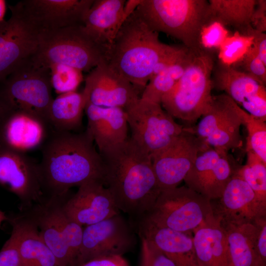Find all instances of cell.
<instances>
[{
	"instance_id": "obj_1",
	"label": "cell",
	"mask_w": 266,
	"mask_h": 266,
	"mask_svg": "<svg viewBox=\"0 0 266 266\" xmlns=\"http://www.w3.org/2000/svg\"><path fill=\"white\" fill-rule=\"evenodd\" d=\"M38 163L43 195L62 196L92 180L102 182L104 164L94 141L84 132L52 130Z\"/></svg>"
},
{
	"instance_id": "obj_26",
	"label": "cell",
	"mask_w": 266,
	"mask_h": 266,
	"mask_svg": "<svg viewBox=\"0 0 266 266\" xmlns=\"http://www.w3.org/2000/svg\"><path fill=\"white\" fill-rule=\"evenodd\" d=\"M7 221L17 233L21 266H60L31 220L20 212Z\"/></svg>"
},
{
	"instance_id": "obj_32",
	"label": "cell",
	"mask_w": 266,
	"mask_h": 266,
	"mask_svg": "<svg viewBox=\"0 0 266 266\" xmlns=\"http://www.w3.org/2000/svg\"><path fill=\"white\" fill-rule=\"evenodd\" d=\"M246 152V164L234 169V173L252 189L262 214L266 216V163L254 152Z\"/></svg>"
},
{
	"instance_id": "obj_6",
	"label": "cell",
	"mask_w": 266,
	"mask_h": 266,
	"mask_svg": "<svg viewBox=\"0 0 266 266\" xmlns=\"http://www.w3.org/2000/svg\"><path fill=\"white\" fill-rule=\"evenodd\" d=\"M214 61L210 51H193L182 76L162 99L161 105L173 118L194 123L206 112L212 100Z\"/></svg>"
},
{
	"instance_id": "obj_2",
	"label": "cell",
	"mask_w": 266,
	"mask_h": 266,
	"mask_svg": "<svg viewBox=\"0 0 266 266\" xmlns=\"http://www.w3.org/2000/svg\"><path fill=\"white\" fill-rule=\"evenodd\" d=\"M101 157L104 164L103 184L120 211L127 214L130 222L142 217L161 192L150 155L129 137Z\"/></svg>"
},
{
	"instance_id": "obj_40",
	"label": "cell",
	"mask_w": 266,
	"mask_h": 266,
	"mask_svg": "<svg viewBox=\"0 0 266 266\" xmlns=\"http://www.w3.org/2000/svg\"><path fill=\"white\" fill-rule=\"evenodd\" d=\"M254 222L258 227L257 248L259 258L266 265V217L257 219Z\"/></svg>"
},
{
	"instance_id": "obj_4",
	"label": "cell",
	"mask_w": 266,
	"mask_h": 266,
	"mask_svg": "<svg viewBox=\"0 0 266 266\" xmlns=\"http://www.w3.org/2000/svg\"><path fill=\"white\" fill-rule=\"evenodd\" d=\"M110 50V47L95 40L83 25H75L40 33L31 59L47 68L53 64H61L82 72L90 71L108 62Z\"/></svg>"
},
{
	"instance_id": "obj_37",
	"label": "cell",
	"mask_w": 266,
	"mask_h": 266,
	"mask_svg": "<svg viewBox=\"0 0 266 266\" xmlns=\"http://www.w3.org/2000/svg\"><path fill=\"white\" fill-rule=\"evenodd\" d=\"M241 66L242 71L247 73L265 85L266 83V64L261 59L256 50L250 48L242 60L234 67Z\"/></svg>"
},
{
	"instance_id": "obj_28",
	"label": "cell",
	"mask_w": 266,
	"mask_h": 266,
	"mask_svg": "<svg viewBox=\"0 0 266 266\" xmlns=\"http://www.w3.org/2000/svg\"><path fill=\"white\" fill-rule=\"evenodd\" d=\"M83 92L64 93L53 99L49 108L47 121L52 130L74 132L82 125L86 105Z\"/></svg>"
},
{
	"instance_id": "obj_29",
	"label": "cell",
	"mask_w": 266,
	"mask_h": 266,
	"mask_svg": "<svg viewBox=\"0 0 266 266\" xmlns=\"http://www.w3.org/2000/svg\"><path fill=\"white\" fill-rule=\"evenodd\" d=\"M212 20L245 34L250 27L257 0H209Z\"/></svg>"
},
{
	"instance_id": "obj_7",
	"label": "cell",
	"mask_w": 266,
	"mask_h": 266,
	"mask_svg": "<svg viewBox=\"0 0 266 266\" xmlns=\"http://www.w3.org/2000/svg\"><path fill=\"white\" fill-rule=\"evenodd\" d=\"M72 194L43 195L20 211L37 227L60 266H75L82 240L83 227L70 220L64 210L65 202Z\"/></svg>"
},
{
	"instance_id": "obj_34",
	"label": "cell",
	"mask_w": 266,
	"mask_h": 266,
	"mask_svg": "<svg viewBox=\"0 0 266 266\" xmlns=\"http://www.w3.org/2000/svg\"><path fill=\"white\" fill-rule=\"evenodd\" d=\"M242 125L246 129V152L252 151L266 163V123L241 108Z\"/></svg>"
},
{
	"instance_id": "obj_12",
	"label": "cell",
	"mask_w": 266,
	"mask_h": 266,
	"mask_svg": "<svg viewBox=\"0 0 266 266\" xmlns=\"http://www.w3.org/2000/svg\"><path fill=\"white\" fill-rule=\"evenodd\" d=\"M209 147L190 128H184L181 133L170 143L151 156L153 168L161 191L178 187L198 154Z\"/></svg>"
},
{
	"instance_id": "obj_30",
	"label": "cell",
	"mask_w": 266,
	"mask_h": 266,
	"mask_svg": "<svg viewBox=\"0 0 266 266\" xmlns=\"http://www.w3.org/2000/svg\"><path fill=\"white\" fill-rule=\"evenodd\" d=\"M241 109V108L232 99L225 115L213 132L205 140L208 146L227 152L242 146L240 132L242 125Z\"/></svg>"
},
{
	"instance_id": "obj_16",
	"label": "cell",
	"mask_w": 266,
	"mask_h": 266,
	"mask_svg": "<svg viewBox=\"0 0 266 266\" xmlns=\"http://www.w3.org/2000/svg\"><path fill=\"white\" fill-rule=\"evenodd\" d=\"M85 81L82 92L86 102L95 105L125 109L140 98L139 90L113 69L108 62L101 63L92 69Z\"/></svg>"
},
{
	"instance_id": "obj_22",
	"label": "cell",
	"mask_w": 266,
	"mask_h": 266,
	"mask_svg": "<svg viewBox=\"0 0 266 266\" xmlns=\"http://www.w3.org/2000/svg\"><path fill=\"white\" fill-rule=\"evenodd\" d=\"M131 224L139 237L153 244L176 266H200L192 232H181L159 227L142 217Z\"/></svg>"
},
{
	"instance_id": "obj_38",
	"label": "cell",
	"mask_w": 266,
	"mask_h": 266,
	"mask_svg": "<svg viewBox=\"0 0 266 266\" xmlns=\"http://www.w3.org/2000/svg\"><path fill=\"white\" fill-rule=\"evenodd\" d=\"M140 266H176L174 262L151 242L142 237Z\"/></svg>"
},
{
	"instance_id": "obj_41",
	"label": "cell",
	"mask_w": 266,
	"mask_h": 266,
	"mask_svg": "<svg viewBox=\"0 0 266 266\" xmlns=\"http://www.w3.org/2000/svg\"><path fill=\"white\" fill-rule=\"evenodd\" d=\"M245 35L253 37L252 47L256 50L261 59L266 64V34L254 29L252 27L247 30Z\"/></svg>"
},
{
	"instance_id": "obj_25",
	"label": "cell",
	"mask_w": 266,
	"mask_h": 266,
	"mask_svg": "<svg viewBox=\"0 0 266 266\" xmlns=\"http://www.w3.org/2000/svg\"><path fill=\"white\" fill-rule=\"evenodd\" d=\"M125 0H94L86 13L83 27L97 41L111 47L125 21Z\"/></svg>"
},
{
	"instance_id": "obj_39",
	"label": "cell",
	"mask_w": 266,
	"mask_h": 266,
	"mask_svg": "<svg viewBox=\"0 0 266 266\" xmlns=\"http://www.w3.org/2000/svg\"><path fill=\"white\" fill-rule=\"evenodd\" d=\"M0 266H21L18 235L13 228L10 237L0 250Z\"/></svg>"
},
{
	"instance_id": "obj_9",
	"label": "cell",
	"mask_w": 266,
	"mask_h": 266,
	"mask_svg": "<svg viewBox=\"0 0 266 266\" xmlns=\"http://www.w3.org/2000/svg\"><path fill=\"white\" fill-rule=\"evenodd\" d=\"M213 214L211 200L182 186L161 191L141 217L159 227L188 233L193 232Z\"/></svg>"
},
{
	"instance_id": "obj_8",
	"label": "cell",
	"mask_w": 266,
	"mask_h": 266,
	"mask_svg": "<svg viewBox=\"0 0 266 266\" xmlns=\"http://www.w3.org/2000/svg\"><path fill=\"white\" fill-rule=\"evenodd\" d=\"M1 83L0 96L12 110L27 112L47 121L53 100L49 68L36 65L30 57Z\"/></svg>"
},
{
	"instance_id": "obj_14",
	"label": "cell",
	"mask_w": 266,
	"mask_h": 266,
	"mask_svg": "<svg viewBox=\"0 0 266 266\" xmlns=\"http://www.w3.org/2000/svg\"><path fill=\"white\" fill-rule=\"evenodd\" d=\"M11 15L0 23V82L35 52L39 33L14 5Z\"/></svg>"
},
{
	"instance_id": "obj_42",
	"label": "cell",
	"mask_w": 266,
	"mask_h": 266,
	"mask_svg": "<svg viewBox=\"0 0 266 266\" xmlns=\"http://www.w3.org/2000/svg\"><path fill=\"white\" fill-rule=\"evenodd\" d=\"M78 266H130L122 256L99 257L88 261Z\"/></svg>"
},
{
	"instance_id": "obj_20",
	"label": "cell",
	"mask_w": 266,
	"mask_h": 266,
	"mask_svg": "<svg viewBox=\"0 0 266 266\" xmlns=\"http://www.w3.org/2000/svg\"><path fill=\"white\" fill-rule=\"evenodd\" d=\"M51 131L45 119L27 112L12 110L0 126V144L27 154L41 148Z\"/></svg>"
},
{
	"instance_id": "obj_35",
	"label": "cell",
	"mask_w": 266,
	"mask_h": 266,
	"mask_svg": "<svg viewBox=\"0 0 266 266\" xmlns=\"http://www.w3.org/2000/svg\"><path fill=\"white\" fill-rule=\"evenodd\" d=\"M49 68L52 89L58 95L76 91L83 80V72L74 67L53 64Z\"/></svg>"
},
{
	"instance_id": "obj_23",
	"label": "cell",
	"mask_w": 266,
	"mask_h": 266,
	"mask_svg": "<svg viewBox=\"0 0 266 266\" xmlns=\"http://www.w3.org/2000/svg\"><path fill=\"white\" fill-rule=\"evenodd\" d=\"M216 204L211 203L213 215L222 223H253L266 217L259 208L255 194L248 184L234 173Z\"/></svg>"
},
{
	"instance_id": "obj_24",
	"label": "cell",
	"mask_w": 266,
	"mask_h": 266,
	"mask_svg": "<svg viewBox=\"0 0 266 266\" xmlns=\"http://www.w3.org/2000/svg\"><path fill=\"white\" fill-rule=\"evenodd\" d=\"M193 232L200 266H230L226 233L218 217L208 216Z\"/></svg>"
},
{
	"instance_id": "obj_31",
	"label": "cell",
	"mask_w": 266,
	"mask_h": 266,
	"mask_svg": "<svg viewBox=\"0 0 266 266\" xmlns=\"http://www.w3.org/2000/svg\"><path fill=\"white\" fill-rule=\"evenodd\" d=\"M192 53L193 51L189 49L177 62L150 78L140 98L161 104L163 98L174 87L182 76Z\"/></svg>"
},
{
	"instance_id": "obj_27",
	"label": "cell",
	"mask_w": 266,
	"mask_h": 266,
	"mask_svg": "<svg viewBox=\"0 0 266 266\" xmlns=\"http://www.w3.org/2000/svg\"><path fill=\"white\" fill-rule=\"evenodd\" d=\"M226 233L230 266H264L257 251L258 227L247 223H221Z\"/></svg>"
},
{
	"instance_id": "obj_44",
	"label": "cell",
	"mask_w": 266,
	"mask_h": 266,
	"mask_svg": "<svg viewBox=\"0 0 266 266\" xmlns=\"http://www.w3.org/2000/svg\"><path fill=\"white\" fill-rule=\"evenodd\" d=\"M11 110L0 96V126L5 117Z\"/></svg>"
},
{
	"instance_id": "obj_19",
	"label": "cell",
	"mask_w": 266,
	"mask_h": 266,
	"mask_svg": "<svg viewBox=\"0 0 266 266\" xmlns=\"http://www.w3.org/2000/svg\"><path fill=\"white\" fill-rule=\"evenodd\" d=\"M222 152L209 147L200 152L184 179L186 186L209 200L219 197L232 175Z\"/></svg>"
},
{
	"instance_id": "obj_45",
	"label": "cell",
	"mask_w": 266,
	"mask_h": 266,
	"mask_svg": "<svg viewBox=\"0 0 266 266\" xmlns=\"http://www.w3.org/2000/svg\"><path fill=\"white\" fill-rule=\"evenodd\" d=\"M6 11V2L0 0V23L4 20L3 17Z\"/></svg>"
},
{
	"instance_id": "obj_43",
	"label": "cell",
	"mask_w": 266,
	"mask_h": 266,
	"mask_svg": "<svg viewBox=\"0 0 266 266\" xmlns=\"http://www.w3.org/2000/svg\"><path fill=\"white\" fill-rule=\"evenodd\" d=\"M251 26L255 30L265 33L266 31V1L257 0L252 19Z\"/></svg>"
},
{
	"instance_id": "obj_18",
	"label": "cell",
	"mask_w": 266,
	"mask_h": 266,
	"mask_svg": "<svg viewBox=\"0 0 266 266\" xmlns=\"http://www.w3.org/2000/svg\"><path fill=\"white\" fill-rule=\"evenodd\" d=\"M64 210L70 220L82 227L98 223L120 212L109 190L97 180L78 187L77 192L65 202Z\"/></svg>"
},
{
	"instance_id": "obj_11",
	"label": "cell",
	"mask_w": 266,
	"mask_h": 266,
	"mask_svg": "<svg viewBox=\"0 0 266 266\" xmlns=\"http://www.w3.org/2000/svg\"><path fill=\"white\" fill-rule=\"evenodd\" d=\"M136 234L131 222L120 213L85 226L75 266L99 257L123 256L135 248Z\"/></svg>"
},
{
	"instance_id": "obj_17",
	"label": "cell",
	"mask_w": 266,
	"mask_h": 266,
	"mask_svg": "<svg viewBox=\"0 0 266 266\" xmlns=\"http://www.w3.org/2000/svg\"><path fill=\"white\" fill-rule=\"evenodd\" d=\"M213 86L224 91L237 104L251 115L266 120L265 85L247 73L218 64Z\"/></svg>"
},
{
	"instance_id": "obj_3",
	"label": "cell",
	"mask_w": 266,
	"mask_h": 266,
	"mask_svg": "<svg viewBox=\"0 0 266 266\" xmlns=\"http://www.w3.org/2000/svg\"><path fill=\"white\" fill-rule=\"evenodd\" d=\"M178 46L162 42L135 10L124 21L111 45L108 64L139 90L149 81L153 69Z\"/></svg>"
},
{
	"instance_id": "obj_10",
	"label": "cell",
	"mask_w": 266,
	"mask_h": 266,
	"mask_svg": "<svg viewBox=\"0 0 266 266\" xmlns=\"http://www.w3.org/2000/svg\"><path fill=\"white\" fill-rule=\"evenodd\" d=\"M125 110L131 131L130 138L151 157L183 131L160 104L140 98Z\"/></svg>"
},
{
	"instance_id": "obj_46",
	"label": "cell",
	"mask_w": 266,
	"mask_h": 266,
	"mask_svg": "<svg viewBox=\"0 0 266 266\" xmlns=\"http://www.w3.org/2000/svg\"><path fill=\"white\" fill-rule=\"evenodd\" d=\"M8 216H7L5 213L0 210V226L1 223L4 221H7Z\"/></svg>"
},
{
	"instance_id": "obj_21",
	"label": "cell",
	"mask_w": 266,
	"mask_h": 266,
	"mask_svg": "<svg viewBox=\"0 0 266 266\" xmlns=\"http://www.w3.org/2000/svg\"><path fill=\"white\" fill-rule=\"evenodd\" d=\"M84 112L87 118L86 130L100 156L117 148L129 138L127 115L123 108L99 106L86 102Z\"/></svg>"
},
{
	"instance_id": "obj_33",
	"label": "cell",
	"mask_w": 266,
	"mask_h": 266,
	"mask_svg": "<svg viewBox=\"0 0 266 266\" xmlns=\"http://www.w3.org/2000/svg\"><path fill=\"white\" fill-rule=\"evenodd\" d=\"M253 44V37L235 31L229 35L218 49L219 63L234 67L243 58Z\"/></svg>"
},
{
	"instance_id": "obj_5",
	"label": "cell",
	"mask_w": 266,
	"mask_h": 266,
	"mask_svg": "<svg viewBox=\"0 0 266 266\" xmlns=\"http://www.w3.org/2000/svg\"><path fill=\"white\" fill-rule=\"evenodd\" d=\"M135 10L154 31L180 40L190 50L202 49L200 34L212 20L208 0H141Z\"/></svg>"
},
{
	"instance_id": "obj_13",
	"label": "cell",
	"mask_w": 266,
	"mask_h": 266,
	"mask_svg": "<svg viewBox=\"0 0 266 266\" xmlns=\"http://www.w3.org/2000/svg\"><path fill=\"white\" fill-rule=\"evenodd\" d=\"M0 185L19 199L20 211L43 196L38 163L0 144Z\"/></svg>"
},
{
	"instance_id": "obj_36",
	"label": "cell",
	"mask_w": 266,
	"mask_h": 266,
	"mask_svg": "<svg viewBox=\"0 0 266 266\" xmlns=\"http://www.w3.org/2000/svg\"><path fill=\"white\" fill-rule=\"evenodd\" d=\"M231 34L226 26L219 21L211 20L202 28L199 36L201 49L210 51L218 49L225 39Z\"/></svg>"
},
{
	"instance_id": "obj_15",
	"label": "cell",
	"mask_w": 266,
	"mask_h": 266,
	"mask_svg": "<svg viewBox=\"0 0 266 266\" xmlns=\"http://www.w3.org/2000/svg\"><path fill=\"white\" fill-rule=\"evenodd\" d=\"M94 0H24L15 5L38 31L83 25Z\"/></svg>"
}]
</instances>
